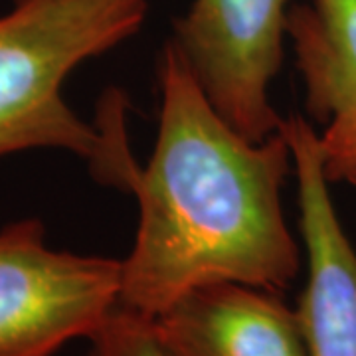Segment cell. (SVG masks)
<instances>
[{
  "mask_svg": "<svg viewBox=\"0 0 356 356\" xmlns=\"http://www.w3.org/2000/svg\"><path fill=\"white\" fill-rule=\"evenodd\" d=\"M121 259L54 250L40 220L0 229V356H56L119 303Z\"/></svg>",
  "mask_w": 356,
  "mask_h": 356,
  "instance_id": "obj_3",
  "label": "cell"
},
{
  "mask_svg": "<svg viewBox=\"0 0 356 356\" xmlns=\"http://www.w3.org/2000/svg\"><path fill=\"white\" fill-rule=\"evenodd\" d=\"M154 321L175 356H309L297 311L252 285L192 289Z\"/></svg>",
  "mask_w": 356,
  "mask_h": 356,
  "instance_id": "obj_7",
  "label": "cell"
},
{
  "mask_svg": "<svg viewBox=\"0 0 356 356\" xmlns=\"http://www.w3.org/2000/svg\"><path fill=\"white\" fill-rule=\"evenodd\" d=\"M305 107L329 182L356 178V0H305L287 14Z\"/></svg>",
  "mask_w": 356,
  "mask_h": 356,
  "instance_id": "obj_6",
  "label": "cell"
},
{
  "mask_svg": "<svg viewBox=\"0 0 356 356\" xmlns=\"http://www.w3.org/2000/svg\"><path fill=\"white\" fill-rule=\"evenodd\" d=\"M159 88L153 154L129 180L139 226L121 259L119 305L159 317L182 295L212 283L289 289L301 250L281 204L293 168L283 131L261 143L240 135L170 42L161 54Z\"/></svg>",
  "mask_w": 356,
  "mask_h": 356,
  "instance_id": "obj_1",
  "label": "cell"
},
{
  "mask_svg": "<svg viewBox=\"0 0 356 356\" xmlns=\"http://www.w3.org/2000/svg\"><path fill=\"white\" fill-rule=\"evenodd\" d=\"M289 0H192L170 44L216 111L261 143L283 125L269 89L283 64Z\"/></svg>",
  "mask_w": 356,
  "mask_h": 356,
  "instance_id": "obj_4",
  "label": "cell"
},
{
  "mask_svg": "<svg viewBox=\"0 0 356 356\" xmlns=\"http://www.w3.org/2000/svg\"><path fill=\"white\" fill-rule=\"evenodd\" d=\"M149 0H14L0 14V159L30 149H62L86 159L93 177L127 188L137 163L121 109L99 127L64 99L77 65L135 36Z\"/></svg>",
  "mask_w": 356,
  "mask_h": 356,
  "instance_id": "obj_2",
  "label": "cell"
},
{
  "mask_svg": "<svg viewBox=\"0 0 356 356\" xmlns=\"http://www.w3.org/2000/svg\"><path fill=\"white\" fill-rule=\"evenodd\" d=\"M297 177L307 281L297 317L309 356H356V250L334 210L315 127L303 115L283 119Z\"/></svg>",
  "mask_w": 356,
  "mask_h": 356,
  "instance_id": "obj_5",
  "label": "cell"
},
{
  "mask_svg": "<svg viewBox=\"0 0 356 356\" xmlns=\"http://www.w3.org/2000/svg\"><path fill=\"white\" fill-rule=\"evenodd\" d=\"M350 184H353V186H355V188H356V178H355V180H353V182H350Z\"/></svg>",
  "mask_w": 356,
  "mask_h": 356,
  "instance_id": "obj_9",
  "label": "cell"
},
{
  "mask_svg": "<svg viewBox=\"0 0 356 356\" xmlns=\"http://www.w3.org/2000/svg\"><path fill=\"white\" fill-rule=\"evenodd\" d=\"M83 356H175L154 317L115 307L88 339Z\"/></svg>",
  "mask_w": 356,
  "mask_h": 356,
  "instance_id": "obj_8",
  "label": "cell"
}]
</instances>
